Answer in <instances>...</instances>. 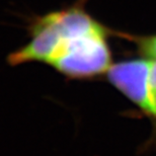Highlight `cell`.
<instances>
[{
    "mask_svg": "<svg viewBox=\"0 0 156 156\" xmlns=\"http://www.w3.org/2000/svg\"><path fill=\"white\" fill-rule=\"evenodd\" d=\"M105 24L88 30L68 32L59 37L48 65L69 79H91L105 75L113 65L108 36Z\"/></svg>",
    "mask_w": 156,
    "mask_h": 156,
    "instance_id": "cell-1",
    "label": "cell"
},
{
    "mask_svg": "<svg viewBox=\"0 0 156 156\" xmlns=\"http://www.w3.org/2000/svg\"><path fill=\"white\" fill-rule=\"evenodd\" d=\"M152 60L134 59L113 64L107 73L108 80L118 90L150 116L156 117V108L150 90Z\"/></svg>",
    "mask_w": 156,
    "mask_h": 156,
    "instance_id": "cell-2",
    "label": "cell"
},
{
    "mask_svg": "<svg viewBox=\"0 0 156 156\" xmlns=\"http://www.w3.org/2000/svg\"><path fill=\"white\" fill-rule=\"evenodd\" d=\"M138 47V51L142 56L150 60H156V35L153 36H130L124 35Z\"/></svg>",
    "mask_w": 156,
    "mask_h": 156,
    "instance_id": "cell-3",
    "label": "cell"
},
{
    "mask_svg": "<svg viewBox=\"0 0 156 156\" xmlns=\"http://www.w3.org/2000/svg\"><path fill=\"white\" fill-rule=\"evenodd\" d=\"M150 90L151 95L156 92V60H152V67L150 73Z\"/></svg>",
    "mask_w": 156,
    "mask_h": 156,
    "instance_id": "cell-4",
    "label": "cell"
},
{
    "mask_svg": "<svg viewBox=\"0 0 156 156\" xmlns=\"http://www.w3.org/2000/svg\"><path fill=\"white\" fill-rule=\"evenodd\" d=\"M152 101H153V104H154L155 108H156V92H154L153 94H152Z\"/></svg>",
    "mask_w": 156,
    "mask_h": 156,
    "instance_id": "cell-5",
    "label": "cell"
}]
</instances>
